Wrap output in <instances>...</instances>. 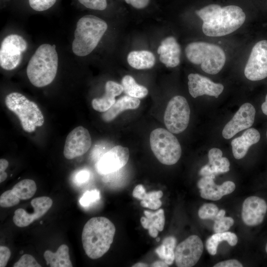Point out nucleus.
<instances>
[{"label": "nucleus", "mask_w": 267, "mask_h": 267, "mask_svg": "<svg viewBox=\"0 0 267 267\" xmlns=\"http://www.w3.org/2000/svg\"><path fill=\"white\" fill-rule=\"evenodd\" d=\"M195 13L203 22V33L209 37L229 34L239 29L246 18L241 8L232 5L221 7L211 4L196 10Z\"/></svg>", "instance_id": "obj_1"}, {"label": "nucleus", "mask_w": 267, "mask_h": 267, "mask_svg": "<svg viewBox=\"0 0 267 267\" xmlns=\"http://www.w3.org/2000/svg\"><path fill=\"white\" fill-rule=\"evenodd\" d=\"M115 231L114 224L105 217L89 219L82 233V244L87 255L91 259L103 256L113 242Z\"/></svg>", "instance_id": "obj_2"}, {"label": "nucleus", "mask_w": 267, "mask_h": 267, "mask_svg": "<svg viewBox=\"0 0 267 267\" xmlns=\"http://www.w3.org/2000/svg\"><path fill=\"white\" fill-rule=\"evenodd\" d=\"M58 64L55 45L41 44L31 57L27 67L26 73L30 82L38 88L48 85L56 77Z\"/></svg>", "instance_id": "obj_3"}, {"label": "nucleus", "mask_w": 267, "mask_h": 267, "mask_svg": "<svg viewBox=\"0 0 267 267\" xmlns=\"http://www.w3.org/2000/svg\"><path fill=\"white\" fill-rule=\"evenodd\" d=\"M108 25L102 19L86 15L77 22L72 42V51L79 56L90 54L96 47L106 31Z\"/></svg>", "instance_id": "obj_4"}, {"label": "nucleus", "mask_w": 267, "mask_h": 267, "mask_svg": "<svg viewBox=\"0 0 267 267\" xmlns=\"http://www.w3.org/2000/svg\"><path fill=\"white\" fill-rule=\"evenodd\" d=\"M185 52L190 62L200 65L202 70L209 74L218 73L225 62V54L222 48L213 44L192 42L186 46Z\"/></svg>", "instance_id": "obj_5"}, {"label": "nucleus", "mask_w": 267, "mask_h": 267, "mask_svg": "<svg viewBox=\"0 0 267 267\" xmlns=\"http://www.w3.org/2000/svg\"><path fill=\"white\" fill-rule=\"evenodd\" d=\"M4 102L6 107L17 116L25 132H33L43 125L44 119L40 109L23 94L11 92L6 96Z\"/></svg>", "instance_id": "obj_6"}, {"label": "nucleus", "mask_w": 267, "mask_h": 267, "mask_svg": "<svg viewBox=\"0 0 267 267\" xmlns=\"http://www.w3.org/2000/svg\"><path fill=\"white\" fill-rule=\"evenodd\" d=\"M150 144L154 155L162 164L172 165L179 159L181 148L177 137L169 131L157 128L150 135Z\"/></svg>", "instance_id": "obj_7"}, {"label": "nucleus", "mask_w": 267, "mask_h": 267, "mask_svg": "<svg viewBox=\"0 0 267 267\" xmlns=\"http://www.w3.org/2000/svg\"><path fill=\"white\" fill-rule=\"evenodd\" d=\"M190 110L185 97L176 95L169 101L164 120L167 129L173 134H179L187 127Z\"/></svg>", "instance_id": "obj_8"}, {"label": "nucleus", "mask_w": 267, "mask_h": 267, "mask_svg": "<svg viewBox=\"0 0 267 267\" xmlns=\"http://www.w3.org/2000/svg\"><path fill=\"white\" fill-rule=\"evenodd\" d=\"M27 48V43L20 35L10 34L2 40L0 48V65L6 70H12L20 63L22 53Z\"/></svg>", "instance_id": "obj_9"}, {"label": "nucleus", "mask_w": 267, "mask_h": 267, "mask_svg": "<svg viewBox=\"0 0 267 267\" xmlns=\"http://www.w3.org/2000/svg\"><path fill=\"white\" fill-rule=\"evenodd\" d=\"M245 77L257 81L267 77V41L257 43L252 49L244 68Z\"/></svg>", "instance_id": "obj_10"}, {"label": "nucleus", "mask_w": 267, "mask_h": 267, "mask_svg": "<svg viewBox=\"0 0 267 267\" xmlns=\"http://www.w3.org/2000/svg\"><path fill=\"white\" fill-rule=\"evenodd\" d=\"M203 244L199 236L192 235L180 243L175 251L176 264L178 267L194 266L200 259Z\"/></svg>", "instance_id": "obj_11"}, {"label": "nucleus", "mask_w": 267, "mask_h": 267, "mask_svg": "<svg viewBox=\"0 0 267 267\" xmlns=\"http://www.w3.org/2000/svg\"><path fill=\"white\" fill-rule=\"evenodd\" d=\"M91 145L89 131L80 126L72 130L66 137L63 154L65 158L72 159L85 154Z\"/></svg>", "instance_id": "obj_12"}, {"label": "nucleus", "mask_w": 267, "mask_h": 267, "mask_svg": "<svg viewBox=\"0 0 267 267\" xmlns=\"http://www.w3.org/2000/svg\"><path fill=\"white\" fill-rule=\"evenodd\" d=\"M256 110L249 103L242 104L232 118L225 125L222 135L225 139H230L239 132L249 129L255 120Z\"/></svg>", "instance_id": "obj_13"}, {"label": "nucleus", "mask_w": 267, "mask_h": 267, "mask_svg": "<svg viewBox=\"0 0 267 267\" xmlns=\"http://www.w3.org/2000/svg\"><path fill=\"white\" fill-rule=\"evenodd\" d=\"M130 157L128 148L117 145L106 152L95 164L97 172L101 175L113 173L125 166Z\"/></svg>", "instance_id": "obj_14"}, {"label": "nucleus", "mask_w": 267, "mask_h": 267, "mask_svg": "<svg viewBox=\"0 0 267 267\" xmlns=\"http://www.w3.org/2000/svg\"><path fill=\"white\" fill-rule=\"evenodd\" d=\"M52 203V199L48 197H36L31 201V204L34 208L33 213H29L23 209H17L14 212L13 221L18 227L27 226L45 214L51 208Z\"/></svg>", "instance_id": "obj_15"}, {"label": "nucleus", "mask_w": 267, "mask_h": 267, "mask_svg": "<svg viewBox=\"0 0 267 267\" xmlns=\"http://www.w3.org/2000/svg\"><path fill=\"white\" fill-rule=\"evenodd\" d=\"M188 80L189 92L194 98L203 95L217 98L224 89L222 84L215 83L209 78L197 73L189 74Z\"/></svg>", "instance_id": "obj_16"}, {"label": "nucleus", "mask_w": 267, "mask_h": 267, "mask_svg": "<svg viewBox=\"0 0 267 267\" xmlns=\"http://www.w3.org/2000/svg\"><path fill=\"white\" fill-rule=\"evenodd\" d=\"M267 211V204L263 199L255 196L247 198L242 205V219L248 226L261 224Z\"/></svg>", "instance_id": "obj_17"}, {"label": "nucleus", "mask_w": 267, "mask_h": 267, "mask_svg": "<svg viewBox=\"0 0 267 267\" xmlns=\"http://www.w3.org/2000/svg\"><path fill=\"white\" fill-rule=\"evenodd\" d=\"M211 176L202 177L197 183L201 196L204 199L217 201L222 196L232 193L235 188V183L226 181L221 185H217Z\"/></svg>", "instance_id": "obj_18"}, {"label": "nucleus", "mask_w": 267, "mask_h": 267, "mask_svg": "<svg viewBox=\"0 0 267 267\" xmlns=\"http://www.w3.org/2000/svg\"><path fill=\"white\" fill-rule=\"evenodd\" d=\"M222 152L219 148H213L208 152L209 162L200 169L199 174L202 177L216 175L229 171L230 163L226 157H222Z\"/></svg>", "instance_id": "obj_19"}, {"label": "nucleus", "mask_w": 267, "mask_h": 267, "mask_svg": "<svg viewBox=\"0 0 267 267\" xmlns=\"http://www.w3.org/2000/svg\"><path fill=\"white\" fill-rule=\"evenodd\" d=\"M157 53L160 61L167 67L174 68L180 63L181 48L174 37L164 39L158 48Z\"/></svg>", "instance_id": "obj_20"}, {"label": "nucleus", "mask_w": 267, "mask_h": 267, "mask_svg": "<svg viewBox=\"0 0 267 267\" xmlns=\"http://www.w3.org/2000/svg\"><path fill=\"white\" fill-rule=\"evenodd\" d=\"M260 137V133L257 130L249 128L241 136L233 139L231 145L234 158L237 159L243 158L246 155L250 147L258 143Z\"/></svg>", "instance_id": "obj_21"}, {"label": "nucleus", "mask_w": 267, "mask_h": 267, "mask_svg": "<svg viewBox=\"0 0 267 267\" xmlns=\"http://www.w3.org/2000/svg\"><path fill=\"white\" fill-rule=\"evenodd\" d=\"M105 93L100 98L92 100L91 105L96 111L104 112L107 111L116 102L115 97L123 91L122 85L112 81H108L105 86Z\"/></svg>", "instance_id": "obj_22"}, {"label": "nucleus", "mask_w": 267, "mask_h": 267, "mask_svg": "<svg viewBox=\"0 0 267 267\" xmlns=\"http://www.w3.org/2000/svg\"><path fill=\"white\" fill-rule=\"evenodd\" d=\"M138 98L124 95L119 98L115 103L102 115V120L106 122H111L122 112L129 109H135L140 105Z\"/></svg>", "instance_id": "obj_23"}, {"label": "nucleus", "mask_w": 267, "mask_h": 267, "mask_svg": "<svg viewBox=\"0 0 267 267\" xmlns=\"http://www.w3.org/2000/svg\"><path fill=\"white\" fill-rule=\"evenodd\" d=\"M145 217L140 219V222L144 228L148 230L149 234L152 237H157L158 231L163 230L165 225L164 211L161 209L156 212L144 211Z\"/></svg>", "instance_id": "obj_24"}, {"label": "nucleus", "mask_w": 267, "mask_h": 267, "mask_svg": "<svg viewBox=\"0 0 267 267\" xmlns=\"http://www.w3.org/2000/svg\"><path fill=\"white\" fill-rule=\"evenodd\" d=\"M127 61L133 68L142 70L152 68L155 63L156 59L152 52L142 50L130 52L128 55Z\"/></svg>", "instance_id": "obj_25"}, {"label": "nucleus", "mask_w": 267, "mask_h": 267, "mask_svg": "<svg viewBox=\"0 0 267 267\" xmlns=\"http://www.w3.org/2000/svg\"><path fill=\"white\" fill-rule=\"evenodd\" d=\"M69 251V247L66 244L61 245L54 253L46 250L44 256L46 264L50 267H72Z\"/></svg>", "instance_id": "obj_26"}, {"label": "nucleus", "mask_w": 267, "mask_h": 267, "mask_svg": "<svg viewBox=\"0 0 267 267\" xmlns=\"http://www.w3.org/2000/svg\"><path fill=\"white\" fill-rule=\"evenodd\" d=\"M222 241H226L230 246H234L237 243V236L235 233L229 231L216 233L208 238L206 242V247L208 253L211 255H215L217 253L219 244Z\"/></svg>", "instance_id": "obj_27"}, {"label": "nucleus", "mask_w": 267, "mask_h": 267, "mask_svg": "<svg viewBox=\"0 0 267 267\" xmlns=\"http://www.w3.org/2000/svg\"><path fill=\"white\" fill-rule=\"evenodd\" d=\"M176 242L177 240L175 237H167L163 240L162 244L155 250L159 257L168 265H172L175 261Z\"/></svg>", "instance_id": "obj_28"}, {"label": "nucleus", "mask_w": 267, "mask_h": 267, "mask_svg": "<svg viewBox=\"0 0 267 267\" xmlns=\"http://www.w3.org/2000/svg\"><path fill=\"white\" fill-rule=\"evenodd\" d=\"M121 84L123 91L130 96L142 98L148 94L147 88L136 83L134 78L130 75L125 76L122 79Z\"/></svg>", "instance_id": "obj_29"}, {"label": "nucleus", "mask_w": 267, "mask_h": 267, "mask_svg": "<svg viewBox=\"0 0 267 267\" xmlns=\"http://www.w3.org/2000/svg\"><path fill=\"white\" fill-rule=\"evenodd\" d=\"M12 190L20 199L27 200L34 196L37 190V185L33 180L25 179L17 183Z\"/></svg>", "instance_id": "obj_30"}, {"label": "nucleus", "mask_w": 267, "mask_h": 267, "mask_svg": "<svg viewBox=\"0 0 267 267\" xmlns=\"http://www.w3.org/2000/svg\"><path fill=\"white\" fill-rule=\"evenodd\" d=\"M163 193L161 190L151 191L145 194L140 205L143 207L148 208L152 210L159 209L162 205L160 198Z\"/></svg>", "instance_id": "obj_31"}, {"label": "nucleus", "mask_w": 267, "mask_h": 267, "mask_svg": "<svg viewBox=\"0 0 267 267\" xmlns=\"http://www.w3.org/2000/svg\"><path fill=\"white\" fill-rule=\"evenodd\" d=\"M219 211L218 207L213 203H205L199 209L198 216L203 220H215Z\"/></svg>", "instance_id": "obj_32"}, {"label": "nucleus", "mask_w": 267, "mask_h": 267, "mask_svg": "<svg viewBox=\"0 0 267 267\" xmlns=\"http://www.w3.org/2000/svg\"><path fill=\"white\" fill-rule=\"evenodd\" d=\"M20 200L12 189L8 190L0 195V206L4 208L13 207L17 205L19 203Z\"/></svg>", "instance_id": "obj_33"}, {"label": "nucleus", "mask_w": 267, "mask_h": 267, "mask_svg": "<svg viewBox=\"0 0 267 267\" xmlns=\"http://www.w3.org/2000/svg\"><path fill=\"white\" fill-rule=\"evenodd\" d=\"M234 224V220L229 217H223L215 220L213 230L215 233H222L227 231Z\"/></svg>", "instance_id": "obj_34"}, {"label": "nucleus", "mask_w": 267, "mask_h": 267, "mask_svg": "<svg viewBox=\"0 0 267 267\" xmlns=\"http://www.w3.org/2000/svg\"><path fill=\"white\" fill-rule=\"evenodd\" d=\"M100 199V193L97 189L86 191L80 199V204L87 207L96 202Z\"/></svg>", "instance_id": "obj_35"}, {"label": "nucleus", "mask_w": 267, "mask_h": 267, "mask_svg": "<svg viewBox=\"0 0 267 267\" xmlns=\"http://www.w3.org/2000/svg\"><path fill=\"white\" fill-rule=\"evenodd\" d=\"M56 0H29L30 7L38 11L46 10L55 3Z\"/></svg>", "instance_id": "obj_36"}, {"label": "nucleus", "mask_w": 267, "mask_h": 267, "mask_svg": "<svg viewBox=\"0 0 267 267\" xmlns=\"http://www.w3.org/2000/svg\"><path fill=\"white\" fill-rule=\"evenodd\" d=\"M14 267H41L35 258L29 254H24L16 262Z\"/></svg>", "instance_id": "obj_37"}, {"label": "nucleus", "mask_w": 267, "mask_h": 267, "mask_svg": "<svg viewBox=\"0 0 267 267\" xmlns=\"http://www.w3.org/2000/svg\"><path fill=\"white\" fill-rule=\"evenodd\" d=\"M84 6L88 8L103 10L106 8V0H78Z\"/></svg>", "instance_id": "obj_38"}, {"label": "nucleus", "mask_w": 267, "mask_h": 267, "mask_svg": "<svg viewBox=\"0 0 267 267\" xmlns=\"http://www.w3.org/2000/svg\"><path fill=\"white\" fill-rule=\"evenodd\" d=\"M11 252L8 248L4 246H0V267H5L10 258Z\"/></svg>", "instance_id": "obj_39"}, {"label": "nucleus", "mask_w": 267, "mask_h": 267, "mask_svg": "<svg viewBox=\"0 0 267 267\" xmlns=\"http://www.w3.org/2000/svg\"><path fill=\"white\" fill-rule=\"evenodd\" d=\"M89 177V172L87 170H83L76 174L74 178V181L76 184L80 185L88 181Z\"/></svg>", "instance_id": "obj_40"}, {"label": "nucleus", "mask_w": 267, "mask_h": 267, "mask_svg": "<svg viewBox=\"0 0 267 267\" xmlns=\"http://www.w3.org/2000/svg\"><path fill=\"white\" fill-rule=\"evenodd\" d=\"M214 267H242L243 265L238 261L234 259L220 262L216 264Z\"/></svg>", "instance_id": "obj_41"}, {"label": "nucleus", "mask_w": 267, "mask_h": 267, "mask_svg": "<svg viewBox=\"0 0 267 267\" xmlns=\"http://www.w3.org/2000/svg\"><path fill=\"white\" fill-rule=\"evenodd\" d=\"M126 3L131 4L137 9H142L146 7L149 3V0H124Z\"/></svg>", "instance_id": "obj_42"}, {"label": "nucleus", "mask_w": 267, "mask_h": 267, "mask_svg": "<svg viewBox=\"0 0 267 267\" xmlns=\"http://www.w3.org/2000/svg\"><path fill=\"white\" fill-rule=\"evenodd\" d=\"M8 166V162L5 159H0V182L4 181L7 178V175L5 171Z\"/></svg>", "instance_id": "obj_43"}, {"label": "nucleus", "mask_w": 267, "mask_h": 267, "mask_svg": "<svg viewBox=\"0 0 267 267\" xmlns=\"http://www.w3.org/2000/svg\"><path fill=\"white\" fill-rule=\"evenodd\" d=\"M146 191L142 184L137 185L133 190V196L135 198L139 200H142Z\"/></svg>", "instance_id": "obj_44"}, {"label": "nucleus", "mask_w": 267, "mask_h": 267, "mask_svg": "<svg viewBox=\"0 0 267 267\" xmlns=\"http://www.w3.org/2000/svg\"><path fill=\"white\" fill-rule=\"evenodd\" d=\"M151 266L153 267H167L169 265L164 261H156L153 263Z\"/></svg>", "instance_id": "obj_45"}, {"label": "nucleus", "mask_w": 267, "mask_h": 267, "mask_svg": "<svg viewBox=\"0 0 267 267\" xmlns=\"http://www.w3.org/2000/svg\"><path fill=\"white\" fill-rule=\"evenodd\" d=\"M261 108L264 114L267 115V94L266 96L265 102L262 104Z\"/></svg>", "instance_id": "obj_46"}, {"label": "nucleus", "mask_w": 267, "mask_h": 267, "mask_svg": "<svg viewBox=\"0 0 267 267\" xmlns=\"http://www.w3.org/2000/svg\"><path fill=\"white\" fill-rule=\"evenodd\" d=\"M225 214V210H223V209H222V210H219L216 217V219L215 220H214V221L215 220H218V219H220L221 218H222V217H224V215Z\"/></svg>", "instance_id": "obj_47"}, {"label": "nucleus", "mask_w": 267, "mask_h": 267, "mask_svg": "<svg viewBox=\"0 0 267 267\" xmlns=\"http://www.w3.org/2000/svg\"><path fill=\"white\" fill-rule=\"evenodd\" d=\"M148 265L146 264L143 263H138L134 265L132 267H148Z\"/></svg>", "instance_id": "obj_48"}, {"label": "nucleus", "mask_w": 267, "mask_h": 267, "mask_svg": "<svg viewBox=\"0 0 267 267\" xmlns=\"http://www.w3.org/2000/svg\"><path fill=\"white\" fill-rule=\"evenodd\" d=\"M265 250H266V252L267 253V243L266 245Z\"/></svg>", "instance_id": "obj_49"}, {"label": "nucleus", "mask_w": 267, "mask_h": 267, "mask_svg": "<svg viewBox=\"0 0 267 267\" xmlns=\"http://www.w3.org/2000/svg\"><path fill=\"white\" fill-rule=\"evenodd\" d=\"M156 240H157V241H159V240H160V238H157L156 239Z\"/></svg>", "instance_id": "obj_50"}, {"label": "nucleus", "mask_w": 267, "mask_h": 267, "mask_svg": "<svg viewBox=\"0 0 267 267\" xmlns=\"http://www.w3.org/2000/svg\"></svg>", "instance_id": "obj_51"}]
</instances>
